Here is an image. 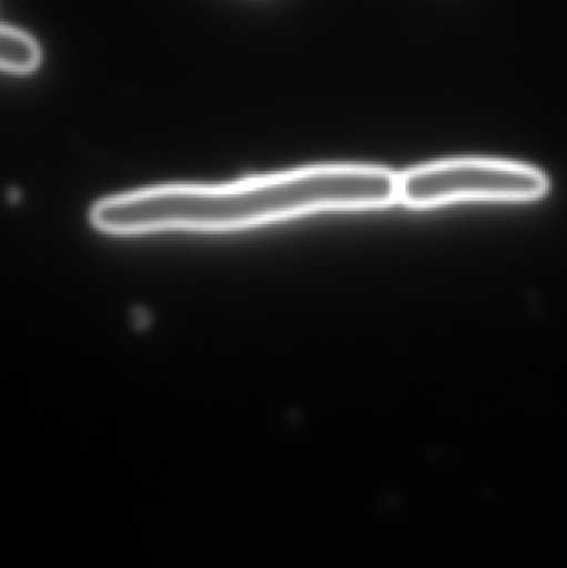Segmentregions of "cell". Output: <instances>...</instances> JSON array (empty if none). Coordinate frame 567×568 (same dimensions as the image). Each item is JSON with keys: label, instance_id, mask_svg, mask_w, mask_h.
<instances>
[{"label": "cell", "instance_id": "cell-1", "mask_svg": "<svg viewBox=\"0 0 567 568\" xmlns=\"http://www.w3.org/2000/svg\"><path fill=\"white\" fill-rule=\"evenodd\" d=\"M399 176L385 169L322 165L230 185H163L100 200L90 223L109 235L236 232L323 212L386 209Z\"/></svg>", "mask_w": 567, "mask_h": 568}, {"label": "cell", "instance_id": "cell-2", "mask_svg": "<svg viewBox=\"0 0 567 568\" xmlns=\"http://www.w3.org/2000/svg\"><path fill=\"white\" fill-rule=\"evenodd\" d=\"M548 192V179L531 166L462 159L419 166L399 176V202L433 209L456 202H531Z\"/></svg>", "mask_w": 567, "mask_h": 568}, {"label": "cell", "instance_id": "cell-3", "mask_svg": "<svg viewBox=\"0 0 567 568\" xmlns=\"http://www.w3.org/2000/svg\"><path fill=\"white\" fill-rule=\"evenodd\" d=\"M39 43L16 27L0 29V65L3 72L29 73L39 67Z\"/></svg>", "mask_w": 567, "mask_h": 568}]
</instances>
